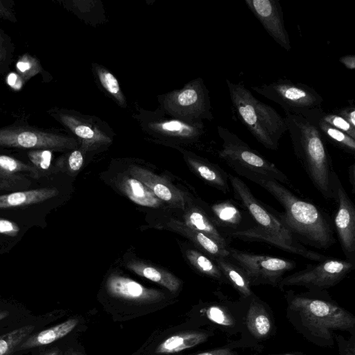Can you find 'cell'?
<instances>
[{"label": "cell", "instance_id": "6da1fadb", "mask_svg": "<svg viewBox=\"0 0 355 355\" xmlns=\"http://www.w3.org/2000/svg\"><path fill=\"white\" fill-rule=\"evenodd\" d=\"M235 198L251 216L254 225L248 230L227 234L233 238L265 242L305 259L321 261L327 257L306 248L286 225L278 213H274L252 193L240 178L228 174Z\"/></svg>", "mask_w": 355, "mask_h": 355}, {"label": "cell", "instance_id": "7a4b0ae2", "mask_svg": "<svg viewBox=\"0 0 355 355\" xmlns=\"http://www.w3.org/2000/svg\"><path fill=\"white\" fill-rule=\"evenodd\" d=\"M257 184L282 205L284 213L279 216L300 241L320 249H327L336 243L330 221L320 207L297 197L275 180H262Z\"/></svg>", "mask_w": 355, "mask_h": 355}, {"label": "cell", "instance_id": "3957f363", "mask_svg": "<svg viewBox=\"0 0 355 355\" xmlns=\"http://www.w3.org/2000/svg\"><path fill=\"white\" fill-rule=\"evenodd\" d=\"M284 117L295 156L318 191L324 198L331 199L333 168L324 139L304 116L285 112Z\"/></svg>", "mask_w": 355, "mask_h": 355}, {"label": "cell", "instance_id": "277c9868", "mask_svg": "<svg viewBox=\"0 0 355 355\" xmlns=\"http://www.w3.org/2000/svg\"><path fill=\"white\" fill-rule=\"evenodd\" d=\"M230 100L238 119L266 148L277 150L287 132L284 116L272 107L257 99L243 84L226 79Z\"/></svg>", "mask_w": 355, "mask_h": 355}, {"label": "cell", "instance_id": "5b68a950", "mask_svg": "<svg viewBox=\"0 0 355 355\" xmlns=\"http://www.w3.org/2000/svg\"><path fill=\"white\" fill-rule=\"evenodd\" d=\"M218 133L222 140L218 156L238 175L256 184L272 179L291 187L289 179L282 171L236 134L220 125Z\"/></svg>", "mask_w": 355, "mask_h": 355}, {"label": "cell", "instance_id": "8992f818", "mask_svg": "<svg viewBox=\"0 0 355 355\" xmlns=\"http://www.w3.org/2000/svg\"><path fill=\"white\" fill-rule=\"evenodd\" d=\"M291 308L299 313L304 326L324 339L331 338V330L354 327L355 318L352 314L324 300L295 295L291 300Z\"/></svg>", "mask_w": 355, "mask_h": 355}, {"label": "cell", "instance_id": "52a82bcc", "mask_svg": "<svg viewBox=\"0 0 355 355\" xmlns=\"http://www.w3.org/2000/svg\"><path fill=\"white\" fill-rule=\"evenodd\" d=\"M158 99L159 108L171 116L188 121L213 119L209 91L201 78L161 95Z\"/></svg>", "mask_w": 355, "mask_h": 355}, {"label": "cell", "instance_id": "ba28073f", "mask_svg": "<svg viewBox=\"0 0 355 355\" xmlns=\"http://www.w3.org/2000/svg\"><path fill=\"white\" fill-rule=\"evenodd\" d=\"M254 92L276 103L284 112L302 114L304 112L322 107V97L313 87L288 79L252 86Z\"/></svg>", "mask_w": 355, "mask_h": 355}, {"label": "cell", "instance_id": "9c48e42d", "mask_svg": "<svg viewBox=\"0 0 355 355\" xmlns=\"http://www.w3.org/2000/svg\"><path fill=\"white\" fill-rule=\"evenodd\" d=\"M52 115L76 136L84 153L106 148L113 141L112 129L97 116L64 109Z\"/></svg>", "mask_w": 355, "mask_h": 355}, {"label": "cell", "instance_id": "30bf717a", "mask_svg": "<svg viewBox=\"0 0 355 355\" xmlns=\"http://www.w3.org/2000/svg\"><path fill=\"white\" fill-rule=\"evenodd\" d=\"M135 117L143 130L163 140L191 143L204 134L202 121H188L173 117L160 108L155 111L140 109Z\"/></svg>", "mask_w": 355, "mask_h": 355}, {"label": "cell", "instance_id": "8fae6325", "mask_svg": "<svg viewBox=\"0 0 355 355\" xmlns=\"http://www.w3.org/2000/svg\"><path fill=\"white\" fill-rule=\"evenodd\" d=\"M229 258L247 275L250 285H279L283 275L295 268V261L282 257L258 254L228 247Z\"/></svg>", "mask_w": 355, "mask_h": 355}, {"label": "cell", "instance_id": "7c38bea8", "mask_svg": "<svg viewBox=\"0 0 355 355\" xmlns=\"http://www.w3.org/2000/svg\"><path fill=\"white\" fill-rule=\"evenodd\" d=\"M354 266V263L349 260L327 257L282 278L279 286H301L316 290L328 288L340 282L353 270Z\"/></svg>", "mask_w": 355, "mask_h": 355}, {"label": "cell", "instance_id": "4fadbf2b", "mask_svg": "<svg viewBox=\"0 0 355 355\" xmlns=\"http://www.w3.org/2000/svg\"><path fill=\"white\" fill-rule=\"evenodd\" d=\"M76 139L63 135L33 128L0 130V146L28 149L64 150L77 147Z\"/></svg>", "mask_w": 355, "mask_h": 355}, {"label": "cell", "instance_id": "5bb4252c", "mask_svg": "<svg viewBox=\"0 0 355 355\" xmlns=\"http://www.w3.org/2000/svg\"><path fill=\"white\" fill-rule=\"evenodd\" d=\"M332 198L337 202L334 223L342 250L347 260L355 262V209L337 173L330 175Z\"/></svg>", "mask_w": 355, "mask_h": 355}, {"label": "cell", "instance_id": "9a60e30c", "mask_svg": "<svg viewBox=\"0 0 355 355\" xmlns=\"http://www.w3.org/2000/svg\"><path fill=\"white\" fill-rule=\"evenodd\" d=\"M245 3L269 35L286 51L291 49L282 6L277 0H245Z\"/></svg>", "mask_w": 355, "mask_h": 355}, {"label": "cell", "instance_id": "2e32d148", "mask_svg": "<svg viewBox=\"0 0 355 355\" xmlns=\"http://www.w3.org/2000/svg\"><path fill=\"white\" fill-rule=\"evenodd\" d=\"M107 293L117 299L139 304H153L165 298L161 291L146 288L137 282L119 275H110L106 281Z\"/></svg>", "mask_w": 355, "mask_h": 355}, {"label": "cell", "instance_id": "e0dca14e", "mask_svg": "<svg viewBox=\"0 0 355 355\" xmlns=\"http://www.w3.org/2000/svg\"><path fill=\"white\" fill-rule=\"evenodd\" d=\"M210 210L211 218L226 236L231 232L250 229L255 225L248 212L230 200L214 203Z\"/></svg>", "mask_w": 355, "mask_h": 355}, {"label": "cell", "instance_id": "ac0fdd59", "mask_svg": "<svg viewBox=\"0 0 355 355\" xmlns=\"http://www.w3.org/2000/svg\"><path fill=\"white\" fill-rule=\"evenodd\" d=\"M128 172L148 187L162 202L173 207L185 209L186 199L184 193L170 182L137 165L130 166Z\"/></svg>", "mask_w": 355, "mask_h": 355}, {"label": "cell", "instance_id": "d6986e66", "mask_svg": "<svg viewBox=\"0 0 355 355\" xmlns=\"http://www.w3.org/2000/svg\"><path fill=\"white\" fill-rule=\"evenodd\" d=\"M185 160L203 180L225 194L230 193L228 174L218 165L193 155H185Z\"/></svg>", "mask_w": 355, "mask_h": 355}, {"label": "cell", "instance_id": "ffe728a7", "mask_svg": "<svg viewBox=\"0 0 355 355\" xmlns=\"http://www.w3.org/2000/svg\"><path fill=\"white\" fill-rule=\"evenodd\" d=\"M318 108L306 111L301 115L317 128L324 140H327L343 151L354 155L355 139L324 121L318 114Z\"/></svg>", "mask_w": 355, "mask_h": 355}, {"label": "cell", "instance_id": "44dd1931", "mask_svg": "<svg viewBox=\"0 0 355 355\" xmlns=\"http://www.w3.org/2000/svg\"><path fill=\"white\" fill-rule=\"evenodd\" d=\"M117 184L120 190L137 205L153 208L162 205V201L148 187L130 175H119Z\"/></svg>", "mask_w": 355, "mask_h": 355}, {"label": "cell", "instance_id": "7402d4cb", "mask_svg": "<svg viewBox=\"0 0 355 355\" xmlns=\"http://www.w3.org/2000/svg\"><path fill=\"white\" fill-rule=\"evenodd\" d=\"M184 223L189 227L206 234L220 245L227 248L230 246L229 238L201 208L191 207L184 215Z\"/></svg>", "mask_w": 355, "mask_h": 355}, {"label": "cell", "instance_id": "603a6c76", "mask_svg": "<svg viewBox=\"0 0 355 355\" xmlns=\"http://www.w3.org/2000/svg\"><path fill=\"white\" fill-rule=\"evenodd\" d=\"M58 194L55 188L45 187L0 196V209L25 207L41 203Z\"/></svg>", "mask_w": 355, "mask_h": 355}, {"label": "cell", "instance_id": "cb8c5ba5", "mask_svg": "<svg viewBox=\"0 0 355 355\" xmlns=\"http://www.w3.org/2000/svg\"><path fill=\"white\" fill-rule=\"evenodd\" d=\"M170 225L173 229L179 230L184 235L191 239L207 256L215 259L229 258L228 247H225L206 234L194 230L184 223L173 220Z\"/></svg>", "mask_w": 355, "mask_h": 355}, {"label": "cell", "instance_id": "d4e9b609", "mask_svg": "<svg viewBox=\"0 0 355 355\" xmlns=\"http://www.w3.org/2000/svg\"><path fill=\"white\" fill-rule=\"evenodd\" d=\"M127 267L139 276L159 284L171 292H176L180 287V280L165 270L139 261L128 262Z\"/></svg>", "mask_w": 355, "mask_h": 355}, {"label": "cell", "instance_id": "484cf974", "mask_svg": "<svg viewBox=\"0 0 355 355\" xmlns=\"http://www.w3.org/2000/svg\"><path fill=\"white\" fill-rule=\"evenodd\" d=\"M77 319H69L64 322L28 336L18 347L17 350L46 345L69 334L78 324Z\"/></svg>", "mask_w": 355, "mask_h": 355}, {"label": "cell", "instance_id": "4316f807", "mask_svg": "<svg viewBox=\"0 0 355 355\" xmlns=\"http://www.w3.org/2000/svg\"><path fill=\"white\" fill-rule=\"evenodd\" d=\"M226 282L239 292L243 297L252 295L251 285L245 272L230 258L215 259Z\"/></svg>", "mask_w": 355, "mask_h": 355}, {"label": "cell", "instance_id": "83f0119b", "mask_svg": "<svg viewBox=\"0 0 355 355\" xmlns=\"http://www.w3.org/2000/svg\"><path fill=\"white\" fill-rule=\"evenodd\" d=\"M207 335L202 332H184L173 335L162 342L156 348L157 354H173L191 348L203 342Z\"/></svg>", "mask_w": 355, "mask_h": 355}, {"label": "cell", "instance_id": "f1b7e54d", "mask_svg": "<svg viewBox=\"0 0 355 355\" xmlns=\"http://www.w3.org/2000/svg\"><path fill=\"white\" fill-rule=\"evenodd\" d=\"M92 71L97 83L108 94L116 103L126 107V98L121 90L119 82L107 69L96 63L92 64Z\"/></svg>", "mask_w": 355, "mask_h": 355}, {"label": "cell", "instance_id": "f546056e", "mask_svg": "<svg viewBox=\"0 0 355 355\" xmlns=\"http://www.w3.org/2000/svg\"><path fill=\"white\" fill-rule=\"evenodd\" d=\"M247 326L250 333L257 338H264L271 330V320L259 303L252 301L247 314Z\"/></svg>", "mask_w": 355, "mask_h": 355}, {"label": "cell", "instance_id": "4dcf8cb0", "mask_svg": "<svg viewBox=\"0 0 355 355\" xmlns=\"http://www.w3.org/2000/svg\"><path fill=\"white\" fill-rule=\"evenodd\" d=\"M185 254L189 263L200 273L218 281L226 282L214 259L194 249H188Z\"/></svg>", "mask_w": 355, "mask_h": 355}, {"label": "cell", "instance_id": "1f68e13d", "mask_svg": "<svg viewBox=\"0 0 355 355\" xmlns=\"http://www.w3.org/2000/svg\"><path fill=\"white\" fill-rule=\"evenodd\" d=\"M27 173L33 178H39V171L34 166L26 164L12 157L0 155V178L17 180L21 173Z\"/></svg>", "mask_w": 355, "mask_h": 355}, {"label": "cell", "instance_id": "d6a6232c", "mask_svg": "<svg viewBox=\"0 0 355 355\" xmlns=\"http://www.w3.org/2000/svg\"><path fill=\"white\" fill-rule=\"evenodd\" d=\"M33 325H26L0 336V355H11L31 334Z\"/></svg>", "mask_w": 355, "mask_h": 355}, {"label": "cell", "instance_id": "836d02e7", "mask_svg": "<svg viewBox=\"0 0 355 355\" xmlns=\"http://www.w3.org/2000/svg\"><path fill=\"white\" fill-rule=\"evenodd\" d=\"M318 114L321 119L330 125L345 132L355 139V127L352 125L343 117L332 112H325L322 107L318 108Z\"/></svg>", "mask_w": 355, "mask_h": 355}, {"label": "cell", "instance_id": "e575fe53", "mask_svg": "<svg viewBox=\"0 0 355 355\" xmlns=\"http://www.w3.org/2000/svg\"><path fill=\"white\" fill-rule=\"evenodd\" d=\"M28 157L36 169L46 171L51 166L52 152L48 149L33 150L28 153Z\"/></svg>", "mask_w": 355, "mask_h": 355}, {"label": "cell", "instance_id": "d590c367", "mask_svg": "<svg viewBox=\"0 0 355 355\" xmlns=\"http://www.w3.org/2000/svg\"><path fill=\"white\" fill-rule=\"evenodd\" d=\"M207 318L221 325L230 326L232 324V318L220 307L211 306L206 311Z\"/></svg>", "mask_w": 355, "mask_h": 355}, {"label": "cell", "instance_id": "8d00e7d4", "mask_svg": "<svg viewBox=\"0 0 355 355\" xmlns=\"http://www.w3.org/2000/svg\"><path fill=\"white\" fill-rule=\"evenodd\" d=\"M84 162V153L82 150L74 149L69 155L68 166L71 171L76 172L80 169Z\"/></svg>", "mask_w": 355, "mask_h": 355}, {"label": "cell", "instance_id": "74e56055", "mask_svg": "<svg viewBox=\"0 0 355 355\" xmlns=\"http://www.w3.org/2000/svg\"><path fill=\"white\" fill-rule=\"evenodd\" d=\"M18 225L11 220L0 218V234L9 236H15L19 232Z\"/></svg>", "mask_w": 355, "mask_h": 355}, {"label": "cell", "instance_id": "f35d334b", "mask_svg": "<svg viewBox=\"0 0 355 355\" xmlns=\"http://www.w3.org/2000/svg\"><path fill=\"white\" fill-rule=\"evenodd\" d=\"M331 112L343 117L352 125L355 127V106L354 104L340 109L334 110Z\"/></svg>", "mask_w": 355, "mask_h": 355}, {"label": "cell", "instance_id": "ab89813d", "mask_svg": "<svg viewBox=\"0 0 355 355\" xmlns=\"http://www.w3.org/2000/svg\"><path fill=\"white\" fill-rule=\"evenodd\" d=\"M339 62L348 69L353 70L355 68V55H346L339 59Z\"/></svg>", "mask_w": 355, "mask_h": 355}, {"label": "cell", "instance_id": "60d3db41", "mask_svg": "<svg viewBox=\"0 0 355 355\" xmlns=\"http://www.w3.org/2000/svg\"><path fill=\"white\" fill-rule=\"evenodd\" d=\"M196 355H234V354L229 349L222 348L202 352Z\"/></svg>", "mask_w": 355, "mask_h": 355}, {"label": "cell", "instance_id": "b9f144b4", "mask_svg": "<svg viewBox=\"0 0 355 355\" xmlns=\"http://www.w3.org/2000/svg\"><path fill=\"white\" fill-rule=\"evenodd\" d=\"M349 182L352 185V193H354L355 191V164H352L348 169Z\"/></svg>", "mask_w": 355, "mask_h": 355}, {"label": "cell", "instance_id": "7bdbcfd3", "mask_svg": "<svg viewBox=\"0 0 355 355\" xmlns=\"http://www.w3.org/2000/svg\"><path fill=\"white\" fill-rule=\"evenodd\" d=\"M12 17L14 16L12 15L10 11L8 10L6 7L3 6V5H2V2L0 1V17H3L5 19L11 20Z\"/></svg>", "mask_w": 355, "mask_h": 355}, {"label": "cell", "instance_id": "ee69618b", "mask_svg": "<svg viewBox=\"0 0 355 355\" xmlns=\"http://www.w3.org/2000/svg\"><path fill=\"white\" fill-rule=\"evenodd\" d=\"M43 355H60V352L58 349H53L51 351H49L46 353H45Z\"/></svg>", "mask_w": 355, "mask_h": 355}, {"label": "cell", "instance_id": "f6af8a7d", "mask_svg": "<svg viewBox=\"0 0 355 355\" xmlns=\"http://www.w3.org/2000/svg\"><path fill=\"white\" fill-rule=\"evenodd\" d=\"M9 313L6 311L0 310V320L6 318L8 315Z\"/></svg>", "mask_w": 355, "mask_h": 355}, {"label": "cell", "instance_id": "bcb514c9", "mask_svg": "<svg viewBox=\"0 0 355 355\" xmlns=\"http://www.w3.org/2000/svg\"><path fill=\"white\" fill-rule=\"evenodd\" d=\"M69 355H82V354L78 352H72Z\"/></svg>", "mask_w": 355, "mask_h": 355}, {"label": "cell", "instance_id": "7dc6e473", "mask_svg": "<svg viewBox=\"0 0 355 355\" xmlns=\"http://www.w3.org/2000/svg\"><path fill=\"white\" fill-rule=\"evenodd\" d=\"M286 355H293V354H286Z\"/></svg>", "mask_w": 355, "mask_h": 355}]
</instances>
